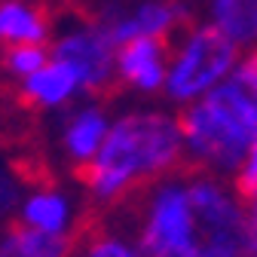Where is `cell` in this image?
I'll return each instance as SVG.
<instances>
[{
	"label": "cell",
	"instance_id": "obj_16",
	"mask_svg": "<svg viewBox=\"0 0 257 257\" xmlns=\"http://www.w3.org/2000/svg\"><path fill=\"white\" fill-rule=\"evenodd\" d=\"M46 61H49V49L43 43H16V46H4V52H0V68L13 80L31 77Z\"/></svg>",
	"mask_w": 257,
	"mask_h": 257
},
{
	"label": "cell",
	"instance_id": "obj_6",
	"mask_svg": "<svg viewBox=\"0 0 257 257\" xmlns=\"http://www.w3.org/2000/svg\"><path fill=\"white\" fill-rule=\"evenodd\" d=\"M49 58L68 64L80 83V92H86L89 98H104L113 86H119L116 46L95 19H83L68 31H61L49 46Z\"/></svg>",
	"mask_w": 257,
	"mask_h": 257
},
{
	"label": "cell",
	"instance_id": "obj_2",
	"mask_svg": "<svg viewBox=\"0 0 257 257\" xmlns=\"http://www.w3.org/2000/svg\"><path fill=\"white\" fill-rule=\"evenodd\" d=\"M178 122L187 169L233 178L257 141V49L239 55L223 83L181 107Z\"/></svg>",
	"mask_w": 257,
	"mask_h": 257
},
{
	"label": "cell",
	"instance_id": "obj_4",
	"mask_svg": "<svg viewBox=\"0 0 257 257\" xmlns=\"http://www.w3.org/2000/svg\"><path fill=\"white\" fill-rule=\"evenodd\" d=\"M196 257H251L245 196L230 178L187 169Z\"/></svg>",
	"mask_w": 257,
	"mask_h": 257
},
{
	"label": "cell",
	"instance_id": "obj_19",
	"mask_svg": "<svg viewBox=\"0 0 257 257\" xmlns=\"http://www.w3.org/2000/svg\"><path fill=\"white\" fill-rule=\"evenodd\" d=\"M245 217H248V242H251V257H257V190L245 196Z\"/></svg>",
	"mask_w": 257,
	"mask_h": 257
},
{
	"label": "cell",
	"instance_id": "obj_14",
	"mask_svg": "<svg viewBox=\"0 0 257 257\" xmlns=\"http://www.w3.org/2000/svg\"><path fill=\"white\" fill-rule=\"evenodd\" d=\"M211 25L239 49H257V0H211Z\"/></svg>",
	"mask_w": 257,
	"mask_h": 257
},
{
	"label": "cell",
	"instance_id": "obj_17",
	"mask_svg": "<svg viewBox=\"0 0 257 257\" xmlns=\"http://www.w3.org/2000/svg\"><path fill=\"white\" fill-rule=\"evenodd\" d=\"M22 193H25L22 178H19V175H13L10 169H0V220H4V223H7V217H10V214H16Z\"/></svg>",
	"mask_w": 257,
	"mask_h": 257
},
{
	"label": "cell",
	"instance_id": "obj_7",
	"mask_svg": "<svg viewBox=\"0 0 257 257\" xmlns=\"http://www.w3.org/2000/svg\"><path fill=\"white\" fill-rule=\"evenodd\" d=\"M113 46L135 40V37H156V40H169L175 43L178 34L193 25V13L181 4V0H147V4L119 13V10H107L101 16H95Z\"/></svg>",
	"mask_w": 257,
	"mask_h": 257
},
{
	"label": "cell",
	"instance_id": "obj_3",
	"mask_svg": "<svg viewBox=\"0 0 257 257\" xmlns=\"http://www.w3.org/2000/svg\"><path fill=\"white\" fill-rule=\"evenodd\" d=\"M125 208L135 214L132 236L144 257H196L187 169L150 184Z\"/></svg>",
	"mask_w": 257,
	"mask_h": 257
},
{
	"label": "cell",
	"instance_id": "obj_11",
	"mask_svg": "<svg viewBox=\"0 0 257 257\" xmlns=\"http://www.w3.org/2000/svg\"><path fill=\"white\" fill-rule=\"evenodd\" d=\"M80 95V83L68 64H61L49 58L40 71L31 77L19 80L16 86V98L31 107V110H58V107H71V101Z\"/></svg>",
	"mask_w": 257,
	"mask_h": 257
},
{
	"label": "cell",
	"instance_id": "obj_18",
	"mask_svg": "<svg viewBox=\"0 0 257 257\" xmlns=\"http://www.w3.org/2000/svg\"><path fill=\"white\" fill-rule=\"evenodd\" d=\"M230 181L236 184V190L242 193V196H248L251 190H257V141L245 150L242 163H239V169H236V175Z\"/></svg>",
	"mask_w": 257,
	"mask_h": 257
},
{
	"label": "cell",
	"instance_id": "obj_13",
	"mask_svg": "<svg viewBox=\"0 0 257 257\" xmlns=\"http://www.w3.org/2000/svg\"><path fill=\"white\" fill-rule=\"evenodd\" d=\"M74 251L77 236H49L22 220H7L0 227V257H74Z\"/></svg>",
	"mask_w": 257,
	"mask_h": 257
},
{
	"label": "cell",
	"instance_id": "obj_8",
	"mask_svg": "<svg viewBox=\"0 0 257 257\" xmlns=\"http://www.w3.org/2000/svg\"><path fill=\"white\" fill-rule=\"evenodd\" d=\"M172 43L156 37H135L116 46V83L138 95H156L166 86Z\"/></svg>",
	"mask_w": 257,
	"mask_h": 257
},
{
	"label": "cell",
	"instance_id": "obj_5",
	"mask_svg": "<svg viewBox=\"0 0 257 257\" xmlns=\"http://www.w3.org/2000/svg\"><path fill=\"white\" fill-rule=\"evenodd\" d=\"M242 49L227 40L220 31L208 25L193 22L184 34L172 43L169 68H166V98L178 107H187L205 92H211L217 83L227 80V74L236 68Z\"/></svg>",
	"mask_w": 257,
	"mask_h": 257
},
{
	"label": "cell",
	"instance_id": "obj_15",
	"mask_svg": "<svg viewBox=\"0 0 257 257\" xmlns=\"http://www.w3.org/2000/svg\"><path fill=\"white\" fill-rule=\"evenodd\" d=\"M74 257H144L135 236L116 230L113 223L101 220H83L77 233V251Z\"/></svg>",
	"mask_w": 257,
	"mask_h": 257
},
{
	"label": "cell",
	"instance_id": "obj_9",
	"mask_svg": "<svg viewBox=\"0 0 257 257\" xmlns=\"http://www.w3.org/2000/svg\"><path fill=\"white\" fill-rule=\"evenodd\" d=\"M16 220H22L31 230L49 233V236H77L83 227L74 199L61 187L46 184V181H34L31 190L22 193Z\"/></svg>",
	"mask_w": 257,
	"mask_h": 257
},
{
	"label": "cell",
	"instance_id": "obj_10",
	"mask_svg": "<svg viewBox=\"0 0 257 257\" xmlns=\"http://www.w3.org/2000/svg\"><path fill=\"white\" fill-rule=\"evenodd\" d=\"M110 119L113 116L107 113V104L101 98H89V101L71 107L68 116L61 119L58 144L74 172H80L86 163H92V156L98 153L107 128H110Z\"/></svg>",
	"mask_w": 257,
	"mask_h": 257
},
{
	"label": "cell",
	"instance_id": "obj_12",
	"mask_svg": "<svg viewBox=\"0 0 257 257\" xmlns=\"http://www.w3.org/2000/svg\"><path fill=\"white\" fill-rule=\"evenodd\" d=\"M52 34L49 13L34 0H0V46L43 43Z\"/></svg>",
	"mask_w": 257,
	"mask_h": 257
},
{
	"label": "cell",
	"instance_id": "obj_1",
	"mask_svg": "<svg viewBox=\"0 0 257 257\" xmlns=\"http://www.w3.org/2000/svg\"><path fill=\"white\" fill-rule=\"evenodd\" d=\"M181 169L187 163L178 113L135 107L110 119L98 153L77 172V181L95 208L116 211L150 184Z\"/></svg>",
	"mask_w": 257,
	"mask_h": 257
}]
</instances>
